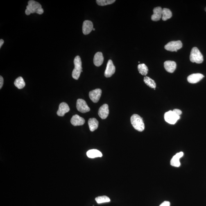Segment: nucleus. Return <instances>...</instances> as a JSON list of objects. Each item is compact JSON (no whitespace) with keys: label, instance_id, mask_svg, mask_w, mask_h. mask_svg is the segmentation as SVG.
Segmentation results:
<instances>
[{"label":"nucleus","instance_id":"31","mask_svg":"<svg viewBox=\"0 0 206 206\" xmlns=\"http://www.w3.org/2000/svg\"><path fill=\"white\" fill-rule=\"evenodd\" d=\"M3 43H4V41H3V39H1V40H0V48H1V47L2 46Z\"/></svg>","mask_w":206,"mask_h":206},{"label":"nucleus","instance_id":"28","mask_svg":"<svg viewBox=\"0 0 206 206\" xmlns=\"http://www.w3.org/2000/svg\"><path fill=\"white\" fill-rule=\"evenodd\" d=\"M170 203L168 201H164L159 206H170Z\"/></svg>","mask_w":206,"mask_h":206},{"label":"nucleus","instance_id":"22","mask_svg":"<svg viewBox=\"0 0 206 206\" xmlns=\"http://www.w3.org/2000/svg\"><path fill=\"white\" fill-rule=\"evenodd\" d=\"M28 5L30 8H31L36 13V10L38 9L42 8V6L39 3L33 0H31L28 1Z\"/></svg>","mask_w":206,"mask_h":206},{"label":"nucleus","instance_id":"29","mask_svg":"<svg viewBox=\"0 0 206 206\" xmlns=\"http://www.w3.org/2000/svg\"><path fill=\"white\" fill-rule=\"evenodd\" d=\"M44 13V10L42 8H39L36 10V13L41 15Z\"/></svg>","mask_w":206,"mask_h":206},{"label":"nucleus","instance_id":"5","mask_svg":"<svg viewBox=\"0 0 206 206\" xmlns=\"http://www.w3.org/2000/svg\"><path fill=\"white\" fill-rule=\"evenodd\" d=\"M182 47V44L180 41H172L166 44L164 46V48L168 51L177 52Z\"/></svg>","mask_w":206,"mask_h":206},{"label":"nucleus","instance_id":"30","mask_svg":"<svg viewBox=\"0 0 206 206\" xmlns=\"http://www.w3.org/2000/svg\"><path fill=\"white\" fill-rule=\"evenodd\" d=\"M3 84V79L2 76H0V89L2 87Z\"/></svg>","mask_w":206,"mask_h":206},{"label":"nucleus","instance_id":"11","mask_svg":"<svg viewBox=\"0 0 206 206\" xmlns=\"http://www.w3.org/2000/svg\"><path fill=\"white\" fill-rule=\"evenodd\" d=\"M109 113V106L104 104L100 107L98 111V115L103 119H105L108 117Z\"/></svg>","mask_w":206,"mask_h":206},{"label":"nucleus","instance_id":"8","mask_svg":"<svg viewBox=\"0 0 206 206\" xmlns=\"http://www.w3.org/2000/svg\"><path fill=\"white\" fill-rule=\"evenodd\" d=\"M101 89H97L89 92V97L93 103H97L101 98Z\"/></svg>","mask_w":206,"mask_h":206},{"label":"nucleus","instance_id":"6","mask_svg":"<svg viewBox=\"0 0 206 206\" xmlns=\"http://www.w3.org/2000/svg\"><path fill=\"white\" fill-rule=\"evenodd\" d=\"M76 108L78 111L82 113H85L90 110V109L87 105L86 102L82 99L77 100L76 102Z\"/></svg>","mask_w":206,"mask_h":206},{"label":"nucleus","instance_id":"13","mask_svg":"<svg viewBox=\"0 0 206 206\" xmlns=\"http://www.w3.org/2000/svg\"><path fill=\"white\" fill-rule=\"evenodd\" d=\"M70 110L69 106L67 104L65 103H62L59 106V108L57 112V115L60 116H63L64 114L69 112Z\"/></svg>","mask_w":206,"mask_h":206},{"label":"nucleus","instance_id":"23","mask_svg":"<svg viewBox=\"0 0 206 206\" xmlns=\"http://www.w3.org/2000/svg\"><path fill=\"white\" fill-rule=\"evenodd\" d=\"M144 81L146 85L152 88H153L155 89L156 85L155 82L152 79L149 77L146 76L144 78Z\"/></svg>","mask_w":206,"mask_h":206},{"label":"nucleus","instance_id":"17","mask_svg":"<svg viewBox=\"0 0 206 206\" xmlns=\"http://www.w3.org/2000/svg\"><path fill=\"white\" fill-rule=\"evenodd\" d=\"M104 60L103 53L101 52H98L94 55V64L97 67H99L103 64Z\"/></svg>","mask_w":206,"mask_h":206},{"label":"nucleus","instance_id":"3","mask_svg":"<svg viewBox=\"0 0 206 206\" xmlns=\"http://www.w3.org/2000/svg\"><path fill=\"white\" fill-rule=\"evenodd\" d=\"M190 60L193 63L201 64L203 61V55L199 50L196 47H193L191 50Z\"/></svg>","mask_w":206,"mask_h":206},{"label":"nucleus","instance_id":"2","mask_svg":"<svg viewBox=\"0 0 206 206\" xmlns=\"http://www.w3.org/2000/svg\"><path fill=\"white\" fill-rule=\"evenodd\" d=\"M75 68L73 70L72 76L75 80H78L82 72V62L79 56L75 57L74 60Z\"/></svg>","mask_w":206,"mask_h":206},{"label":"nucleus","instance_id":"18","mask_svg":"<svg viewBox=\"0 0 206 206\" xmlns=\"http://www.w3.org/2000/svg\"><path fill=\"white\" fill-rule=\"evenodd\" d=\"M87 155L89 158L94 159L95 158L101 157L103 154L101 152L96 149L89 150L87 152Z\"/></svg>","mask_w":206,"mask_h":206},{"label":"nucleus","instance_id":"16","mask_svg":"<svg viewBox=\"0 0 206 206\" xmlns=\"http://www.w3.org/2000/svg\"><path fill=\"white\" fill-rule=\"evenodd\" d=\"M164 64L165 69L168 72L173 73L176 69V63L173 61H166L164 62Z\"/></svg>","mask_w":206,"mask_h":206},{"label":"nucleus","instance_id":"4","mask_svg":"<svg viewBox=\"0 0 206 206\" xmlns=\"http://www.w3.org/2000/svg\"><path fill=\"white\" fill-rule=\"evenodd\" d=\"M165 120L171 125H174L180 119V116L175 114L173 111L170 110L165 113L164 115Z\"/></svg>","mask_w":206,"mask_h":206},{"label":"nucleus","instance_id":"26","mask_svg":"<svg viewBox=\"0 0 206 206\" xmlns=\"http://www.w3.org/2000/svg\"><path fill=\"white\" fill-rule=\"evenodd\" d=\"M115 1V0H97L96 1V3L100 6H105L112 4Z\"/></svg>","mask_w":206,"mask_h":206},{"label":"nucleus","instance_id":"1","mask_svg":"<svg viewBox=\"0 0 206 206\" xmlns=\"http://www.w3.org/2000/svg\"><path fill=\"white\" fill-rule=\"evenodd\" d=\"M132 126L138 131L142 132L144 130L145 125L142 118L137 114H134L131 118Z\"/></svg>","mask_w":206,"mask_h":206},{"label":"nucleus","instance_id":"7","mask_svg":"<svg viewBox=\"0 0 206 206\" xmlns=\"http://www.w3.org/2000/svg\"><path fill=\"white\" fill-rule=\"evenodd\" d=\"M115 71V67L112 61L109 60L107 63L106 69L104 75L106 78H110L113 75Z\"/></svg>","mask_w":206,"mask_h":206},{"label":"nucleus","instance_id":"14","mask_svg":"<svg viewBox=\"0 0 206 206\" xmlns=\"http://www.w3.org/2000/svg\"><path fill=\"white\" fill-rule=\"evenodd\" d=\"M85 119L78 114H75L73 116L71 120V124L74 126H82L85 124Z\"/></svg>","mask_w":206,"mask_h":206},{"label":"nucleus","instance_id":"19","mask_svg":"<svg viewBox=\"0 0 206 206\" xmlns=\"http://www.w3.org/2000/svg\"><path fill=\"white\" fill-rule=\"evenodd\" d=\"M88 125L89 129L91 131H94L97 129L98 126V122L95 118H92L89 120Z\"/></svg>","mask_w":206,"mask_h":206},{"label":"nucleus","instance_id":"12","mask_svg":"<svg viewBox=\"0 0 206 206\" xmlns=\"http://www.w3.org/2000/svg\"><path fill=\"white\" fill-rule=\"evenodd\" d=\"M204 77L203 75L200 73H195L188 76L187 80L189 83L195 84L200 81Z\"/></svg>","mask_w":206,"mask_h":206},{"label":"nucleus","instance_id":"15","mask_svg":"<svg viewBox=\"0 0 206 206\" xmlns=\"http://www.w3.org/2000/svg\"><path fill=\"white\" fill-rule=\"evenodd\" d=\"M163 9L160 7H156L153 9V14L151 16L152 21H158L160 20L162 17Z\"/></svg>","mask_w":206,"mask_h":206},{"label":"nucleus","instance_id":"25","mask_svg":"<svg viewBox=\"0 0 206 206\" xmlns=\"http://www.w3.org/2000/svg\"><path fill=\"white\" fill-rule=\"evenodd\" d=\"M96 201L98 204L107 203L110 201V198L106 196H102L97 197L95 198Z\"/></svg>","mask_w":206,"mask_h":206},{"label":"nucleus","instance_id":"9","mask_svg":"<svg viewBox=\"0 0 206 206\" xmlns=\"http://www.w3.org/2000/svg\"><path fill=\"white\" fill-rule=\"evenodd\" d=\"M93 25L92 21L85 20L82 25V32L85 35H88L93 30Z\"/></svg>","mask_w":206,"mask_h":206},{"label":"nucleus","instance_id":"21","mask_svg":"<svg viewBox=\"0 0 206 206\" xmlns=\"http://www.w3.org/2000/svg\"><path fill=\"white\" fill-rule=\"evenodd\" d=\"M14 85L18 88L22 89L25 86V83L24 80L22 77H19L16 79L15 82H14Z\"/></svg>","mask_w":206,"mask_h":206},{"label":"nucleus","instance_id":"32","mask_svg":"<svg viewBox=\"0 0 206 206\" xmlns=\"http://www.w3.org/2000/svg\"><path fill=\"white\" fill-rule=\"evenodd\" d=\"M25 14L26 15H30L31 14V12H30L27 9H26L25 10Z\"/></svg>","mask_w":206,"mask_h":206},{"label":"nucleus","instance_id":"33","mask_svg":"<svg viewBox=\"0 0 206 206\" xmlns=\"http://www.w3.org/2000/svg\"><path fill=\"white\" fill-rule=\"evenodd\" d=\"M93 31H95V28H93Z\"/></svg>","mask_w":206,"mask_h":206},{"label":"nucleus","instance_id":"34","mask_svg":"<svg viewBox=\"0 0 206 206\" xmlns=\"http://www.w3.org/2000/svg\"><path fill=\"white\" fill-rule=\"evenodd\" d=\"M205 11L206 12V8H205Z\"/></svg>","mask_w":206,"mask_h":206},{"label":"nucleus","instance_id":"24","mask_svg":"<svg viewBox=\"0 0 206 206\" xmlns=\"http://www.w3.org/2000/svg\"><path fill=\"white\" fill-rule=\"evenodd\" d=\"M139 73L142 75H146L148 72V69L144 64H139L137 67Z\"/></svg>","mask_w":206,"mask_h":206},{"label":"nucleus","instance_id":"10","mask_svg":"<svg viewBox=\"0 0 206 206\" xmlns=\"http://www.w3.org/2000/svg\"><path fill=\"white\" fill-rule=\"evenodd\" d=\"M184 153L181 152L177 153L175 156H174L172 159H171L170 164L171 166L175 167H179L181 165V163L180 159L183 156Z\"/></svg>","mask_w":206,"mask_h":206},{"label":"nucleus","instance_id":"27","mask_svg":"<svg viewBox=\"0 0 206 206\" xmlns=\"http://www.w3.org/2000/svg\"><path fill=\"white\" fill-rule=\"evenodd\" d=\"M173 111L175 114L179 116H180L182 114V111L178 109H175Z\"/></svg>","mask_w":206,"mask_h":206},{"label":"nucleus","instance_id":"20","mask_svg":"<svg viewBox=\"0 0 206 206\" xmlns=\"http://www.w3.org/2000/svg\"><path fill=\"white\" fill-rule=\"evenodd\" d=\"M172 14L169 9L164 8L162 10V19L163 20L166 21L172 17Z\"/></svg>","mask_w":206,"mask_h":206}]
</instances>
